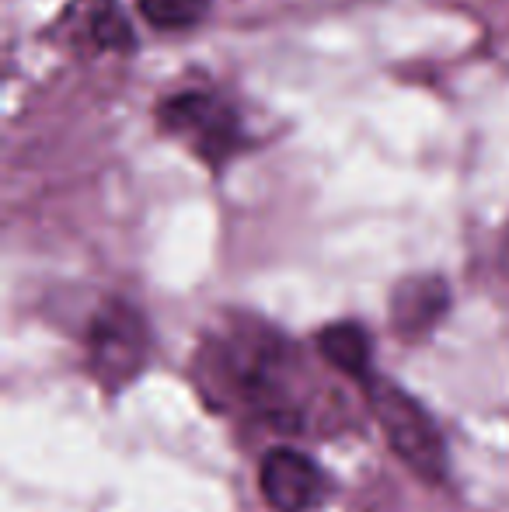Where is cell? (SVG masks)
<instances>
[{
    "instance_id": "1",
    "label": "cell",
    "mask_w": 509,
    "mask_h": 512,
    "mask_svg": "<svg viewBox=\"0 0 509 512\" xmlns=\"http://www.w3.org/2000/svg\"><path fill=\"white\" fill-rule=\"evenodd\" d=\"M213 356L220 391L252 408L279 429H304L307 408L297 387V352L279 331L262 321L231 324L217 342L206 349Z\"/></svg>"
},
{
    "instance_id": "2",
    "label": "cell",
    "mask_w": 509,
    "mask_h": 512,
    "mask_svg": "<svg viewBox=\"0 0 509 512\" xmlns=\"http://www.w3.org/2000/svg\"><path fill=\"white\" fill-rule=\"evenodd\" d=\"M157 122L171 140L189 147L213 171L227 168L241 150H248V129L241 122V112L217 91L185 88L178 95H168L157 105Z\"/></svg>"
},
{
    "instance_id": "3",
    "label": "cell",
    "mask_w": 509,
    "mask_h": 512,
    "mask_svg": "<svg viewBox=\"0 0 509 512\" xmlns=\"http://www.w3.org/2000/svg\"><path fill=\"white\" fill-rule=\"evenodd\" d=\"M363 398L374 411L377 425L384 429L391 450L401 457V464H408L429 485H440L447 478V443H443L433 415L405 387L384 377H370L363 384Z\"/></svg>"
},
{
    "instance_id": "4",
    "label": "cell",
    "mask_w": 509,
    "mask_h": 512,
    "mask_svg": "<svg viewBox=\"0 0 509 512\" xmlns=\"http://www.w3.org/2000/svg\"><path fill=\"white\" fill-rule=\"evenodd\" d=\"M150 328L143 310L112 297L95 310L88 324V370L102 391L116 394L133 384L150 359Z\"/></svg>"
},
{
    "instance_id": "5",
    "label": "cell",
    "mask_w": 509,
    "mask_h": 512,
    "mask_svg": "<svg viewBox=\"0 0 509 512\" xmlns=\"http://www.w3.org/2000/svg\"><path fill=\"white\" fill-rule=\"evenodd\" d=\"M258 488L276 512H311L332 495L325 467L293 446H276L265 453L258 467Z\"/></svg>"
},
{
    "instance_id": "6",
    "label": "cell",
    "mask_w": 509,
    "mask_h": 512,
    "mask_svg": "<svg viewBox=\"0 0 509 512\" xmlns=\"http://www.w3.org/2000/svg\"><path fill=\"white\" fill-rule=\"evenodd\" d=\"M450 307V286L440 276H412L394 290L391 317L394 328L405 338H419L447 314Z\"/></svg>"
},
{
    "instance_id": "7",
    "label": "cell",
    "mask_w": 509,
    "mask_h": 512,
    "mask_svg": "<svg viewBox=\"0 0 509 512\" xmlns=\"http://www.w3.org/2000/svg\"><path fill=\"white\" fill-rule=\"evenodd\" d=\"M318 352L325 356L328 366H335L339 373H346L356 384H367L370 377H377L374 370V342H370L367 328L356 321H339L321 328L318 335Z\"/></svg>"
},
{
    "instance_id": "8",
    "label": "cell",
    "mask_w": 509,
    "mask_h": 512,
    "mask_svg": "<svg viewBox=\"0 0 509 512\" xmlns=\"http://www.w3.org/2000/svg\"><path fill=\"white\" fill-rule=\"evenodd\" d=\"M136 7L161 32H182L206 18L210 0H136Z\"/></svg>"
},
{
    "instance_id": "9",
    "label": "cell",
    "mask_w": 509,
    "mask_h": 512,
    "mask_svg": "<svg viewBox=\"0 0 509 512\" xmlns=\"http://www.w3.org/2000/svg\"><path fill=\"white\" fill-rule=\"evenodd\" d=\"M84 25H88V42L98 49H129L133 46V28L126 25L119 7L109 4V0H98V4L88 7Z\"/></svg>"
}]
</instances>
